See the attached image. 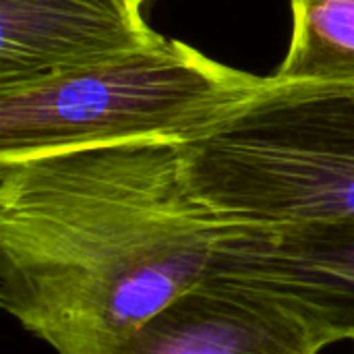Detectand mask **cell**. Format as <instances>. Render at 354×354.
I'll return each instance as SVG.
<instances>
[{
    "instance_id": "6da1fadb",
    "label": "cell",
    "mask_w": 354,
    "mask_h": 354,
    "mask_svg": "<svg viewBox=\"0 0 354 354\" xmlns=\"http://www.w3.org/2000/svg\"><path fill=\"white\" fill-rule=\"evenodd\" d=\"M228 230L172 137L0 160V307L56 354H118L214 272Z\"/></svg>"
},
{
    "instance_id": "7a4b0ae2",
    "label": "cell",
    "mask_w": 354,
    "mask_h": 354,
    "mask_svg": "<svg viewBox=\"0 0 354 354\" xmlns=\"http://www.w3.org/2000/svg\"><path fill=\"white\" fill-rule=\"evenodd\" d=\"M180 149L191 189L224 220L354 222V83L263 77Z\"/></svg>"
},
{
    "instance_id": "3957f363",
    "label": "cell",
    "mask_w": 354,
    "mask_h": 354,
    "mask_svg": "<svg viewBox=\"0 0 354 354\" xmlns=\"http://www.w3.org/2000/svg\"><path fill=\"white\" fill-rule=\"evenodd\" d=\"M261 79L164 37L151 48L0 93V160L139 137L185 141Z\"/></svg>"
},
{
    "instance_id": "277c9868",
    "label": "cell",
    "mask_w": 354,
    "mask_h": 354,
    "mask_svg": "<svg viewBox=\"0 0 354 354\" xmlns=\"http://www.w3.org/2000/svg\"><path fill=\"white\" fill-rule=\"evenodd\" d=\"M214 274L278 297L330 344L354 342V222H230Z\"/></svg>"
},
{
    "instance_id": "5b68a950",
    "label": "cell",
    "mask_w": 354,
    "mask_h": 354,
    "mask_svg": "<svg viewBox=\"0 0 354 354\" xmlns=\"http://www.w3.org/2000/svg\"><path fill=\"white\" fill-rule=\"evenodd\" d=\"M330 342L290 305L209 274L153 317L118 354H319Z\"/></svg>"
},
{
    "instance_id": "8992f818",
    "label": "cell",
    "mask_w": 354,
    "mask_h": 354,
    "mask_svg": "<svg viewBox=\"0 0 354 354\" xmlns=\"http://www.w3.org/2000/svg\"><path fill=\"white\" fill-rule=\"evenodd\" d=\"M162 39L127 0H0V93L95 66Z\"/></svg>"
},
{
    "instance_id": "52a82bcc",
    "label": "cell",
    "mask_w": 354,
    "mask_h": 354,
    "mask_svg": "<svg viewBox=\"0 0 354 354\" xmlns=\"http://www.w3.org/2000/svg\"><path fill=\"white\" fill-rule=\"evenodd\" d=\"M292 37L274 77L354 83V0H290Z\"/></svg>"
},
{
    "instance_id": "ba28073f",
    "label": "cell",
    "mask_w": 354,
    "mask_h": 354,
    "mask_svg": "<svg viewBox=\"0 0 354 354\" xmlns=\"http://www.w3.org/2000/svg\"><path fill=\"white\" fill-rule=\"evenodd\" d=\"M127 2H129V4H131L133 8L141 10V4H143V2H147V0H127Z\"/></svg>"
},
{
    "instance_id": "9c48e42d",
    "label": "cell",
    "mask_w": 354,
    "mask_h": 354,
    "mask_svg": "<svg viewBox=\"0 0 354 354\" xmlns=\"http://www.w3.org/2000/svg\"><path fill=\"white\" fill-rule=\"evenodd\" d=\"M353 344H354V342H353ZM353 354H354V351H353Z\"/></svg>"
}]
</instances>
